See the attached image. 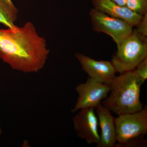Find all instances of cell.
<instances>
[{"label":"cell","mask_w":147,"mask_h":147,"mask_svg":"<svg viewBox=\"0 0 147 147\" xmlns=\"http://www.w3.org/2000/svg\"><path fill=\"white\" fill-rule=\"evenodd\" d=\"M100 129V139L97 147H115V118L101 103L95 108Z\"/></svg>","instance_id":"9c48e42d"},{"label":"cell","mask_w":147,"mask_h":147,"mask_svg":"<svg viewBox=\"0 0 147 147\" xmlns=\"http://www.w3.org/2000/svg\"><path fill=\"white\" fill-rule=\"evenodd\" d=\"M93 29L110 36L117 45L133 31V27L126 21L112 17L93 8L90 11Z\"/></svg>","instance_id":"5b68a950"},{"label":"cell","mask_w":147,"mask_h":147,"mask_svg":"<svg viewBox=\"0 0 147 147\" xmlns=\"http://www.w3.org/2000/svg\"><path fill=\"white\" fill-rule=\"evenodd\" d=\"M94 8L112 17L126 21L131 26H137L143 16L132 11L126 6L117 4L111 0H92Z\"/></svg>","instance_id":"30bf717a"},{"label":"cell","mask_w":147,"mask_h":147,"mask_svg":"<svg viewBox=\"0 0 147 147\" xmlns=\"http://www.w3.org/2000/svg\"><path fill=\"white\" fill-rule=\"evenodd\" d=\"M136 30L142 35L147 37V13L142 16L141 21L137 26Z\"/></svg>","instance_id":"5bb4252c"},{"label":"cell","mask_w":147,"mask_h":147,"mask_svg":"<svg viewBox=\"0 0 147 147\" xmlns=\"http://www.w3.org/2000/svg\"><path fill=\"white\" fill-rule=\"evenodd\" d=\"M119 5L125 6H126V0H111Z\"/></svg>","instance_id":"9a60e30c"},{"label":"cell","mask_w":147,"mask_h":147,"mask_svg":"<svg viewBox=\"0 0 147 147\" xmlns=\"http://www.w3.org/2000/svg\"><path fill=\"white\" fill-rule=\"evenodd\" d=\"M120 74L111 82L109 94L101 104L118 116L140 111L144 108L140 96L145 81L134 70Z\"/></svg>","instance_id":"7a4b0ae2"},{"label":"cell","mask_w":147,"mask_h":147,"mask_svg":"<svg viewBox=\"0 0 147 147\" xmlns=\"http://www.w3.org/2000/svg\"><path fill=\"white\" fill-rule=\"evenodd\" d=\"M117 147L145 146L147 141V107L115 118Z\"/></svg>","instance_id":"3957f363"},{"label":"cell","mask_w":147,"mask_h":147,"mask_svg":"<svg viewBox=\"0 0 147 147\" xmlns=\"http://www.w3.org/2000/svg\"><path fill=\"white\" fill-rule=\"evenodd\" d=\"M17 16V10L14 5L9 4L5 0H0V24L12 28L15 26Z\"/></svg>","instance_id":"8fae6325"},{"label":"cell","mask_w":147,"mask_h":147,"mask_svg":"<svg viewBox=\"0 0 147 147\" xmlns=\"http://www.w3.org/2000/svg\"><path fill=\"white\" fill-rule=\"evenodd\" d=\"M126 6L141 16L147 13V0H126Z\"/></svg>","instance_id":"7c38bea8"},{"label":"cell","mask_w":147,"mask_h":147,"mask_svg":"<svg viewBox=\"0 0 147 147\" xmlns=\"http://www.w3.org/2000/svg\"><path fill=\"white\" fill-rule=\"evenodd\" d=\"M117 50L112 62L120 74L134 70L147 57V38L133 30L128 36L117 45Z\"/></svg>","instance_id":"277c9868"},{"label":"cell","mask_w":147,"mask_h":147,"mask_svg":"<svg viewBox=\"0 0 147 147\" xmlns=\"http://www.w3.org/2000/svg\"><path fill=\"white\" fill-rule=\"evenodd\" d=\"M50 50L31 22L0 29V59L14 70L36 73L46 63Z\"/></svg>","instance_id":"6da1fadb"},{"label":"cell","mask_w":147,"mask_h":147,"mask_svg":"<svg viewBox=\"0 0 147 147\" xmlns=\"http://www.w3.org/2000/svg\"><path fill=\"white\" fill-rule=\"evenodd\" d=\"M75 57L90 78L110 85L115 77L117 71L111 61L95 60L79 53H76Z\"/></svg>","instance_id":"ba28073f"},{"label":"cell","mask_w":147,"mask_h":147,"mask_svg":"<svg viewBox=\"0 0 147 147\" xmlns=\"http://www.w3.org/2000/svg\"><path fill=\"white\" fill-rule=\"evenodd\" d=\"M94 108L81 109L72 119L74 128L76 135L88 145L99 143L98 119Z\"/></svg>","instance_id":"52a82bcc"},{"label":"cell","mask_w":147,"mask_h":147,"mask_svg":"<svg viewBox=\"0 0 147 147\" xmlns=\"http://www.w3.org/2000/svg\"><path fill=\"white\" fill-rule=\"evenodd\" d=\"M7 3H8L10 5H14L13 4V3L11 1V0H5Z\"/></svg>","instance_id":"2e32d148"},{"label":"cell","mask_w":147,"mask_h":147,"mask_svg":"<svg viewBox=\"0 0 147 147\" xmlns=\"http://www.w3.org/2000/svg\"><path fill=\"white\" fill-rule=\"evenodd\" d=\"M137 75L144 81L147 79V57L138 65L134 69Z\"/></svg>","instance_id":"4fadbf2b"},{"label":"cell","mask_w":147,"mask_h":147,"mask_svg":"<svg viewBox=\"0 0 147 147\" xmlns=\"http://www.w3.org/2000/svg\"><path fill=\"white\" fill-rule=\"evenodd\" d=\"M78 98L71 112L74 113L81 109L95 108L108 96L110 85L98 82L89 77L86 82L76 86Z\"/></svg>","instance_id":"8992f818"},{"label":"cell","mask_w":147,"mask_h":147,"mask_svg":"<svg viewBox=\"0 0 147 147\" xmlns=\"http://www.w3.org/2000/svg\"><path fill=\"white\" fill-rule=\"evenodd\" d=\"M2 134V130L1 129V126H0V136H1V134Z\"/></svg>","instance_id":"e0dca14e"}]
</instances>
